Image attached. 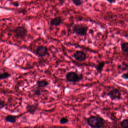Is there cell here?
<instances>
[{
  "instance_id": "277c9868",
  "label": "cell",
  "mask_w": 128,
  "mask_h": 128,
  "mask_svg": "<svg viewBox=\"0 0 128 128\" xmlns=\"http://www.w3.org/2000/svg\"><path fill=\"white\" fill-rule=\"evenodd\" d=\"M15 36L21 39H24L27 35L28 30L24 27L18 26L12 30Z\"/></svg>"
},
{
  "instance_id": "e0dca14e",
  "label": "cell",
  "mask_w": 128,
  "mask_h": 128,
  "mask_svg": "<svg viewBox=\"0 0 128 128\" xmlns=\"http://www.w3.org/2000/svg\"><path fill=\"white\" fill-rule=\"evenodd\" d=\"M69 119L66 117H62L60 120V123L61 125H64L69 122Z\"/></svg>"
},
{
  "instance_id": "8fae6325",
  "label": "cell",
  "mask_w": 128,
  "mask_h": 128,
  "mask_svg": "<svg viewBox=\"0 0 128 128\" xmlns=\"http://www.w3.org/2000/svg\"><path fill=\"white\" fill-rule=\"evenodd\" d=\"M50 84V83L45 79L38 80L36 82V86L40 88L46 87Z\"/></svg>"
},
{
  "instance_id": "9a60e30c",
  "label": "cell",
  "mask_w": 128,
  "mask_h": 128,
  "mask_svg": "<svg viewBox=\"0 0 128 128\" xmlns=\"http://www.w3.org/2000/svg\"><path fill=\"white\" fill-rule=\"evenodd\" d=\"M121 50L124 53L127 54L128 51V43L127 42H124L120 44Z\"/></svg>"
},
{
  "instance_id": "3957f363",
  "label": "cell",
  "mask_w": 128,
  "mask_h": 128,
  "mask_svg": "<svg viewBox=\"0 0 128 128\" xmlns=\"http://www.w3.org/2000/svg\"><path fill=\"white\" fill-rule=\"evenodd\" d=\"M66 79L68 82L76 83L80 82L84 78L82 74H78L74 72H67L66 75Z\"/></svg>"
},
{
  "instance_id": "9c48e42d",
  "label": "cell",
  "mask_w": 128,
  "mask_h": 128,
  "mask_svg": "<svg viewBox=\"0 0 128 128\" xmlns=\"http://www.w3.org/2000/svg\"><path fill=\"white\" fill-rule=\"evenodd\" d=\"M62 18L60 16H58V17L54 18L52 19L50 21L51 25L56 26L60 25L62 24Z\"/></svg>"
},
{
  "instance_id": "52a82bcc",
  "label": "cell",
  "mask_w": 128,
  "mask_h": 128,
  "mask_svg": "<svg viewBox=\"0 0 128 128\" xmlns=\"http://www.w3.org/2000/svg\"><path fill=\"white\" fill-rule=\"evenodd\" d=\"M73 57L75 60L78 62H83L86 59V54L82 51H76L73 54Z\"/></svg>"
},
{
  "instance_id": "7402d4cb",
  "label": "cell",
  "mask_w": 128,
  "mask_h": 128,
  "mask_svg": "<svg viewBox=\"0 0 128 128\" xmlns=\"http://www.w3.org/2000/svg\"><path fill=\"white\" fill-rule=\"evenodd\" d=\"M107 1L110 4H113L116 2V0H107Z\"/></svg>"
},
{
  "instance_id": "7c38bea8",
  "label": "cell",
  "mask_w": 128,
  "mask_h": 128,
  "mask_svg": "<svg viewBox=\"0 0 128 128\" xmlns=\"http://www.w3.org/2000/svg\"><path fill=\"white\" fill-rule=\"evenodd\" d=\"M18 116L16 115H7L5 118V120L7 122L10 123L11 124H14L16 122Z\"/></svg>"
},
{
  "instance_id": "7a4b0ae2",
  "label": "cell",
  "mask_w": 128,
  "mask_h": 128,
  "mask_svg": "<svg viewBox=\"0 0 128 128\" xmlns=\"http://www.w3.org/2000/svg\"><path fill=\"white\" fill-rule=\"evenodd\" d=\"M88 27L82 24H76L72 27L73 33L78 36H86L88 31Z\"/></svg>"
},
{
  "instance_id": "d6986e66",
  "label": "cell",
  "mask_w": 128,
  "mask_h": 128,
  "mask_svg": "<svg viewBox=\"0 0 128 128\" xmlns=\"http://www.w3.org/2000/svg\"><path fill=\"white\" fill-rule=\"evenodd\" d=\"M6 106L5 102L4 100L0 99V110L2 109Z\"/></svg>"
},
{
  "instance_id": "44dd1931",
  "label": "cell",
  "mask_w": 128,
  "mask_h": 128,
  "mask_svg": "<svg viewBox=\"0 0 128 128\" xmlns=\"http://www.w3.org/2000/svg\"><path fill=\"white\" fill-rule=\"evenodd\" d=\"M12 4L13 6L16 7H18L19 6V4L18 2H12Z\"/></svg>"
},
{
  "instance_id": "2e32d148",
  "label": "cell",
  "mask_w": 128,
  "mask_h": 128,
  "mask_svg": "<svg viewBox=\"0 0 128 128\" xmlns=\"http://www.w3.org/2000/svg\"><path fill=\"white\" fill-rule=\"evenodd\" d=\"M120 126L122 128H127L128 126V119L126 118L120 122Z\"/></svg>"
},
{
  "instance_id": "5b68a950",
  "label": "cell",
  "mask_w": 128,
  "mask_h": 128,
  "mask_svg": "<svg viewBox=\"0 0 128 128\" xmlns=\"http://www.w3.org/2000/svg\"><path fill=\"white\" fill-rule=\"evenodd\" d=\"M107 96L110 98L112 101L122 99V94L120 91L117 88H114L110 90L107 94Z\"/></svg>"
},
{
  "instance_id": "8992f818",
  "label": "cell",
  "mask_w": 128,
  "mask_h": 128,
  "mask_svg": "<svg viewBox=\"0 0 128 128\" xmlns=\"http://www.w3.org/2000/svg\"><path fill=\"white\" fill-rule=\"evenodd\" d=\"M36 55L40 57L46 56L48 54V48L44 46H40L36 48Z\"/></svg>"
},
{
  "instance_id": "ac0fdd59",
  "label": "cell",
  "mask_w": 128,
  "mask_h": 128,
  "mask_svg": "<svg viewBox=\"0 0 128 128\" xmlns=\"http://www.w3.org/2000/svg\"><path fill=\"white\" fill-rule=\"evenodd\" d=\"M72 2L76 6H80L82 4V0H72Z\"/></svg>"
},
{
  "instance_id": "6da1fadb",
  "label": "cell",
  "mask_w": 128,
  "mask_h": 128,
  "mask_svg": "<svg viewBox=\"0 0 128 128\" xmlns=\"http://www.w3.org/2000/svg\"><path fill=\"white\" fill-rule=\"evenodd\" d=\"M86 122L88 125L91 128H100L104 127V120L100 115H91L86 118Z\"/></svg>"
},
{
  "instance_id": "ba28073f",
  "label": "cell",
  "mask_w": 128,
  "mask_h": 128,
  "mask_svg": "<svg viewBox=\"0 0 128 128\" xmlns=\"http://www.w3.org/2000/svg\"><path fill=\"white\" fill-rule=\"evenodd\" d=\"M26 113L34 115L38 108L37 104H27L26 106Z\"/></svg>"
},
{
  "instance_id": "603a6c76",
  "label": "cell",
  "mask_w": 128,
  "mask_h": 128,
  "mask_svg": "<svg viewBox=\"0 0 128 128\" xmlns=\"http://www.w3.org/2000/svg\"><path fill=\"white\" fill-rule=\"evenodd\" d=\"M8 0V1H13V0Z\"/></svg>"
},
{
  "instance_id": "4fadbf2b",
  "label": "cell",
  "mask_w": 128,
  "mask_h": 128,
  "mask_svg": "<svg viewBox=\"0 0 128 128\" xmlns=\"http://www.w3.org/2000/svg\"><path fill=\"white\" fill-rule=\"evenodd\" d=\"M11 74L8 72H0V81L2 80L7 79L11 77Z\"/></svg>"
},
{
  "instance_id": "ffe728a7",
  "label": "cell",
  "mask_w": 128,
  "mask_h": 128,
  "mask_svg": "<svg viewBox=\"0 0 128 128\" xmlns=\"http://www.w3.org/2000/svg\"><path fill=\"white\" fill-rule=\"evenodd\" d=\"M121 78H122L123 79H124V80H127L128 78V73H127V72H126V73H124L123 74L122 76H121Z\"/></svg>"
},
{
  "instance_id": "30bf717a",
  "label": "cell",
  "mask_w": 128,
  "mask_h": 128,
  "mask_svg": "<svg viewBox=\"0 0 128 128\" xmlns=\"http://www.w3.org/2000/svg\"><path fill=\"white\" fill-rule=\"evenodd\" d=\"M106 64V62H105L104 61H102L99 62L95 66V69H96L98 74H102L104 66Z\"/></svg>"
},
{
  "instance_id": "5bb4252c",
  "label": "cell",
  "mask_w": 128,
  "mask_h": 128,
  "mask_svg": "<svg viewBox=\"0 0 128 128\" xmlns=\"http://www.w3.org/2000/svg\"><path fill=\"white\" fill-rule=\"evenodd\" d=\"M32 91V92L34 94V95L38 96H41L42 92V90L41 88H40L37 86V87L33 88Z\"/></svg>"
}]
</instances>
